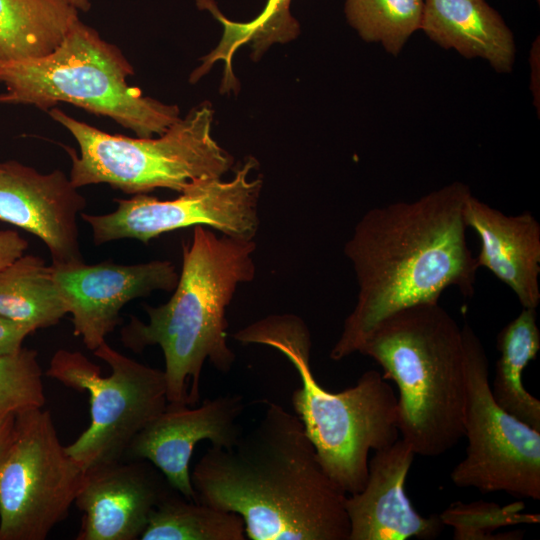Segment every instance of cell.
I'll return each instance as SVG.
<instances>
[{
    "mask_svg": "<svg viewBox=\"0 0 540 540\" xmlns=\"http://www.w3.org/2000/svg\"><path fill=\"white\" fill-rule=\"evenodd\" d=\"M466 356V457L451 472L460 488L502 491L540 499V431L502 409L489 383L488 359L469 324L462 326Z\"/></svg>",
    "mask_w": 540,
    "mask_h": 540,
    "instance_id": "9c48e42d",
    "label": "cell"
},
{
    "mask_svg": "<svg viewBox=\"0 0 540 540\" xmlns=\"http://www.w3.org/2000/svg\"><path fill=\"white\" fill-rule=\"evenodd\" d=\"M83 474L48 410L17 413L0 465V540H45L67 517Z\"/></svg>",
    "mask_w": 540,
    "mask_h": 540,
    "instance_id": "30bf717a",
    "label": "cell"
},
{
    "mask_svg": "<svg viewBox=\"0 0 540 540\" xmlns=\"http://www.w3.org/2000/svg\"><path fill=\"white\" fill-rule=\"evenodd\" d=\"M79 146L65 147L72 162L70 180L77 187L108 184L125 194H147L158 188L181 193L191 182L221 178L233 157L212 137L213 110L194 107L157 138L110 134L58 108L48 110Z\"/></svg>",
    "mask_w": 540,
    "mask_h": 540,
    "instance_id": "52a82bcc",
    "label": "cell"
},
{
    "mask_svg": "<svg viewBox=\"0 0 540 540\" xmlns=\"http://www.w3.org/2000/svg\"><path fill=\"white\" fill-rule=\"evenodd\" d=\"M197 501L234 512L250 540H349L347 494L322 468L299 418L267 402L230 448L210 446L195 464Z\"/></svg>",
    "mask_w": 540,
    "mask_h": 540,
    "instance_id": "7a4b0ae2",
    "label": "cell"
},
{
    "mask_svg": "<svg viewBox=\"0 0 540 540\" xmlns=\"http://www.w3.org/2000/svg\"><path fill=\"white\" fill-rule=\"evenodd\" d=\"M415 455L402 438L375 451L364 488L345 499L349 540H431L441 534L439 514L420 515L404 490Z\"/></svg>",
    "mask_w": 540,
    "mask_h": 540,
    "instance_id": "2e32d148",
    "label": "cell"
},
{
    "mask_svg": "<svg viewBox=\"0 0 540 540\" xmlns=\"http://www.w3.org/2000/svg\"><path fill=\"white\" fill-rule=\"evenodd\" d=\"M537 2L539 3V2H540V0H537Z\"/></svg>",
    "mask_w": 540,
    "mask_h": 540,
    "instance_id": "4dcf8cb0",
    "label": "cell"
},
{
    "mask_svg": "<svg viewBox=\"0 0 540 540\" xmlns=\"http://www.w3.org/2000/svg\"><path fill=\"white\" fill-rule=\"evenodd\" d=\"M395 382L399 432L416 455L444 454L464 437L466 356L462 327L438 302L400 309L356 350Z\"/></svg>",
    "mask_w": 540,
    "mask_h": 540,
    "instance_id": "277c9868",
    "label": "cell"
},
{
    "mask_svg": "<svg viewBox=\"0 0 540 540\" xmlns=\"http://www.w3.org/2000/svg\"><path fill=\"white\" fill-rule=\"evenodd\" d=\"M464 218L480 240L478 267L490 270L516 295L523 308L540 302V224L528 211L506 215L471 193Z\"/></svg>",
    "mask_w": 540,
    "mask_h": 540,
    "instance_id": "e0dca14e",
    "label": "cell"
},
{
    "mask_svg": "<svg viewBox=\"0 0 540 540\" xmlns=\"http://www.w3.org/2000/svg\"><path fill=\"white\" fill-rule=\"evenodd\" d=\"M500 357L491 394L506 412L540 431V401L523 386L522 372L540 350V330L534 308H523L497 335Z\"/></svg>",
    "mask_w": 540,
    "mask_h": 540,
    "instance_id": "d6986e66",
    "label": "cell"
},
{
    "mask_svg": "<svg viewBox=\"0 0 540 540\" xmlns=\"http://www.w3.org/2000/svg\"><path fill=\"white\" fill-rule=\"evenodd\" d=\"M93 353L110 367L109 375L80 351L67 349L53 354L46 371L49 378L89 395L90 423L66 446L83 471L123 459L133 438L168 405L163 370L125 356L107 341Z\"/></svg>",
    "mask_w": 540,
    "mask_h": 540,
    "instance_id": "ba28073f",
    "label": "cell"
},
{
    "mask_svg": "<svg viewBox=\"0 0 540 540\" xmlns=\"http://www.w3.org/2000/svg\"><path fill=\"white\" fill-rule=\"evenodd\" d=\"M472 192L452 182L411 202L367 211L344 246L358 293L330 352L334 361L356 353L364 337L390 314L438 302L457 287L472 296L479 269L466 239L464 206Z\"/></svg>",
    "mask_w": 540,
    "mask_h": 540,
    "instance_id": "6da1fadb",
    "label": "cell"
},
{
    "mask_svg": "<svg viewBox=\"0 0 540 540\" xmlns=\"http://www.w3.org/2000/svg\"><path fill=\"white\" fill-rule=\"evenodd\" d=\"M258 166L249 157L229 181L202 178L191 182L177 198L160 200L147 194L116 199L117 208L105 214L81 213L97 246L121 239L145 244L159 235L202 225L223 235L254 240L259 227L258 200L262 177L250 178Z\"/></svg>",
    "mask_w": 540,
    "mask_h": 540,
    "instance_id": "8fae6325",
    "label": "cell"
},
{
    "mask_svg": "<svg viewBox=\"0 0 540 540\" xmlns=\"http://www.w3.org/2000/svg\"><path fill=\"white\" fill-rule=\"evenodd\" d=\"M38 352L22 347L0 357V418L42 408L46 397Z\"/></svg>",
    "mask_w": 540,
    "mask_h": 540,
    "instance_id": "d4e9b609",
    "label": "cell"
},
{
    "mask_svg": "<svg viewBox=\"0 0 540 540\" xmlns=\"http://www.w3.org/2000/svg\"><path fill=\"white\" fill-rule=\"evenodd\" d=\"M78 11L87 12L91 8L90 0H63Z\"/></svg>",
    "mask_w": 540,
    "mask_h": 540,
    "instance_id": "f546056e",
    "label": "cell"
},
{
    "mask_svg": "<svg viewBox=\"0 0 540 540\" xmlns=\"http://www.w3.org/2000/svg\"><path fill=\"white\" fill-rule=\"evenodd\" d=\"M140 539L245 540L246 535L238 514L190 501L174 491L152 511Z\"/></svg>",
    "mask_w": 540,
    "mask_h": 540,
    "instance_id": "603a6c76",
    "label": "cell"
},
{
    "mask_svg": "<svg viewBox=\"0 0 540 540\" xmlns=\"http://www.w3.org/2000/svg\"><path fill=\"white\" fill-rule=\"evenodd\" d=\"M16 414L0 418V465L13 440Z\"/></svg>",
    "mask_w": 540,
    "mask_h": 540,
    "instance_id": "f1b7e54d",
    "label": "cell"
},
{
    "mask_svg": "<svg viewBox=\"0 0 540 540\" xmlns=\"http://www.w3.org/2000/svg\"><path fill=\"white\" fill-rule=\"evenodd\" d=\"M424 0H346L348 23L366 42L397 56L420 29Z\"/></svg>",
    "mask_w": 540,
    "mask_h": 540,
    "instance_id": "cb8c5ba5",
    "label": "cell"
},
{
    "mask_svg": "<svg viewBox=\"0 0 540 540\" xmlns=\"http://www.w3.org/2000/svg\"><path fill=\"white\" fill-rule=\"evenodd\" d=\"M420 29L440 47L483 59L499 73L513 69V33L486 0H424Z\"/></svg>",
    "mask_w": 540,
    "mask_h": 540,
    "instance_id": "ac0fdd59",
    "label": "cell"
},
{
    "mask_svg": "<svg viewBox=\"0 0 540 540\" xmlns=\"http://www.w3.org/2000/svg\"><path fill=\"white\" fill-rule=\"evenodd\" d=\"M133 66L123 52L92 27L76 21L50 53L0 61V104L49 110L67 102L109 117L137 137L162 135L179 116L176 105L144 96L127 78Z\"/></svg>",
    "mask_w": 540,
    "mask_h": 540,
    "instance_id": "8992f818",
    "label": "cell"
},
{
    "mask_svg": "<svg viewBox=\"0 0 540 540\" xmlns=\"http://www.w3.org/2000/svg\"><path fill=\"white\" fill-rule=\"evenodd\" d=\"M241 344H259L282 353L301 386L291 395L295 415L332 481L347 495L361 491L368 477L369 452L399 439L397 396L382 374L364 372L352 387L326 390L311 368V335L294 314H274L233 334Z\"/></svg>",
    "mask_w": 540,
    "mask_h": 540,
    "instance_id": "5b68a950",
    "label": "cell"
},
{
    "mask_svg": "<svg viewBox=\"0 0 540 540\" xmlns=\"http://www.w3.org/2000/svg\"><path fill=\"white\" fill-rule=\"evenodd\" d=\"M201 9H207L222 24L223 33L217 47L202 59V65L190 76L192 83L206 74L217 61L225 64L222 91L227 92L238 84L232 72V57L236 50L250 44L253 57L258 58L273 43H285L299 33V24L290 13L291 0H267L264 9L248 22L226 18L213 0H196Z\"/></svg>",
    "mask_w": 540,
    "mask_h": 540,
    "instance_id": "7402d4cb",
    "label": "cell"
},
{
    "mask_svg": "<svg viewBox=\"0 0 540 540\" xmlns=\"http://www.w3.org/2000/svg\"><path fill=\"white\" fill-rule=\"evenodd\" d=\"M33 333L28 327L0 314V357L17 353L25 338Z\"/></svg>",
    "mask_w": 540,
    "mask_h": 540,
    "instance_id": "4316f807",
    "label": "cell"
},
{
    "mask_svg": "<svg viewBox=\"0 0 540 540\" xmlns=\"http://www.w3.org/2000/svg\"><path fill=\"white\" fill-rule=\"evenodd\" d=\"M28 248V242L18 232L0 230V269L21 257Z\"/></svg>",
    "mask_w": 540,
    "mask_h": 540,
    "instance_id": "83f0119b",
    "label": "cell"
},
{
    "mask_svg": "<svg viewBox=\"0 0 540 540\" xmlns=\"http://www.w3.org/2000/svg\"><path fill=\"white\" fill-rule=\"evenodd\" d=\"M182 246L181 273L171 298L157 307L145 305L148 322L130 316L120 331L122 344L135 353L161 348L170 407L200 401L206 361L220 372L231 370L235 354L226 339V308L238 285L252 281L256 271L254 240L219 237L197 225Z\"/></svg>",
    "mask_w": 540,
    "mask_h": 540,
    "instance_id": "3957f363",
    "label": "cell"
},
{
    "mask_svg": "<svg viewBox=\"0 0 540 540\" xmlns=\"http://www.w3.org/2000/svg\"><path fill=\"white\" fill-rule=\"evenodd\" d=\"M78 20L63 0H0V61L50 53Z\"/></svg>",
    "mask_w": 540,
    "mask_h": 540,
    "instance_id": "ffe728a7",
    "label": "cell"
},
{
    "mask_svg": "<svg viewBox=\"0 0 540 540\" xmlns=\"http://www.w3.org/2000/svg\"><path fill=\"white\" fill-rule=\"evenodd\" d=\"M68 313L52 265L23 254L0 269V314L33 332L54 326Z\"/></svg>",
    "mask_w": 540,
    "mask_h": 540,
    "instance_id": "44dd1931",
    "label": "cell"
},
{
    "mask_svg": "<svg viewBox=\"0 0 540 540\" xmlns=\"http://www.w3.org/2000/svg\"><path fill=\"white\" fill-rule=\"evenodd\" d=\"M52 268L72 316L73 334L92 352L120 324V312L128 302L157 290L173 291L179 277L175 265L168 260L132 265L106 260L92 265L85 262L52 265Z\"/></svg>",
    "mask_w": 540,
    "mask_h": 540,
    "instance_id": "7c38bea8",
    "label": "cell"
},
{
    "mask_svg": "<svg viewBox=\"0 0 540 540\" xmlns=\"http://www.w3.org/2000/svg\"><path fill=\"white\" fill-rule=\"evenodd\" d=\"M522 501L505 507L497 503L475 501L471 503H452L439 514L444 525L453 527L456 540L496 539L492 532L500 527L522 523H538V514L523 513Z\"/></svg>",
    "mask_w": 540,
    "mask_h": 540,
    "instance_id": "484cf974",
    "label": "cell"
},
{
    "mask_svg": "<svg viewBox=\"0 0 540 540\" xmlns=\"http://www.w3.org/2000/svg\"><path fill=\"white\" fill-rule=\"evenodd\" d=\"M176 491L147 460L109 462L84 471L74 505L77 540L140 539L152 511Z\"/></svg>",
    "mask_w": 540,
    "mask_h": 540,
    "instance_id": "9a60e30c",
    "label": "cell"
},
{
    "mask_svg": "<svg viewBox=\"0 0 540 540\" xmlns=\"http://www.w3.org/2000/svg\"><path fill=\"white\" fill-rule=\"evenodd\" d=\"M244 408L238 394L206 398L197 407L167 405L133 438L123 459L151 462L183 497L197 501L189 469L196 444L209 440L230 448L243 432L238 419Z\"/></svg>",
    "mask_w": 540,
    "mask_h": 540,
    "instance_id": "4fadbf2b",
    "label": "cell"
},
{
    "mask_svg": "<svg viewBox=\"0 0 540 540\" xmlns=\"http://www.w3.org/2000/svg\"><path fill=\"white\" fill-rule=\"evenodd\" d=\"M85 197L59 169L41 173L15 160L0 163V220L39 238L52 265L84 262L78 217Z\"/></svg>",
    "mask_w": 540,
    "mask_h": 540,
    "instance_id": "5bb4252c",
    "label": "cell"
}]
</instances>
